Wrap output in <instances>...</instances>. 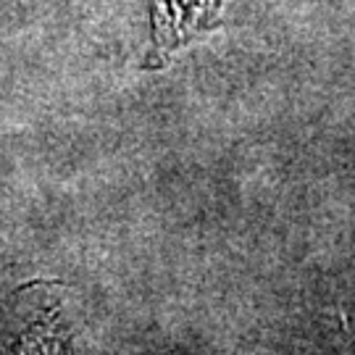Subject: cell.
<instances>
[{
    "instance_id": "6da1fadb",
    "label": "cell",
    "mask_w": 355,
    "mask_h": 355,
    "mask_svg": "<svg viewBox=\"0 0 355 355\" xmlns=\"http://www.w3.org/2000/svg\"><path fill=\"white\" fill-rule=\"evenodd\" d=\"M150 6L155 53L166 58L208 32L216 24L224 0H150Z\"/></svg>"
}]
</instances>
